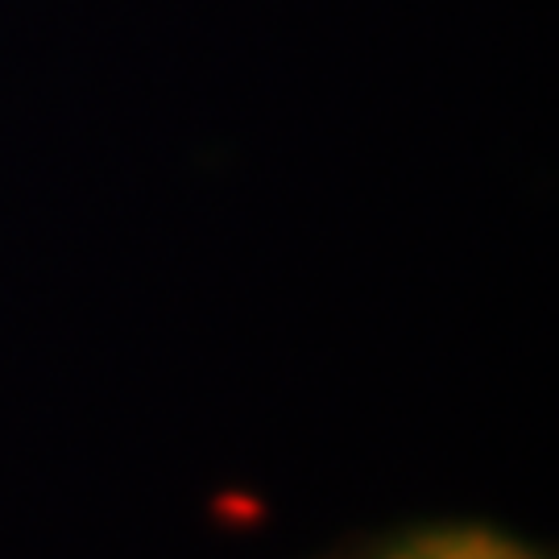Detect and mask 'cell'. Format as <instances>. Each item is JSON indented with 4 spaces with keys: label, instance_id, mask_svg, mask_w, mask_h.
<instances>
[{
    "label": "cell",
    "instance_id": "6da1fadb",
    "mask_svg": "<svg viewBox=\"0 0 559 559\" xmlns=\"http://www.w3.org/2000/svg\"><path fill=\"white\" fill-rule=\"evenodd\" d=\"M357 559H543L535 547L522 539H510L501 531L477 526V522H456V526H423L402 539H390L365 551Z\"/></svg>",
    "mask_w": 559,
    "mask_h": 559
}]
</instances>
